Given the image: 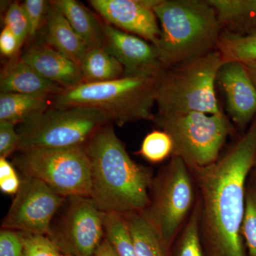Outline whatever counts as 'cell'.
I'll return each instance as SVG.
<instances>
[{
    "instance_id": "24",
    "label": "cell",
    "mask_w": 256,
    "mask_h": 256,
    "mask_svg": "<svg viewBox=\"0 0 256 256\" xmlns=\"http://www.w3.org/2000/svg\"><path fill=\"white\" fill-rule=\"evenodd\" d=\"M216 50L226 62L256 60V30L246 36L222 32Z\"/></svg>"
},
{
    "instance_id": "31",
    "label": "cell",
    "mask_w": 256,
    "mask_h": 256,
    "mask_svg": "<svg viewBox=\"0 0 256 256\" xmlns=\"http://www.w3.org/2000/svg\"><path fill=\"white\" fill-rule=\"evenodd\" d=\"M22 178L18 176L14 165L6 158H0V190L3 193L16 195L21 186Z\"/></svg>"
},
{
    "instance_id": "9",
    "label": "cell",
    "mask_w": 256,
    "mask_h": 256,
    "mask_svg": "<svg viewBox=\"0 0 256 256\" xmlns=\"http://www.w3.org/2000/svg\"><path fill=\"white\" fill-rule=\"evenodd\" d=\"M12 164L22 174L38 178L64 198L92 196L90 163L85 146L20 151Z\"/></svg>"
},
{
    "instance_id": "21",
    "label": "cell",
    "mask_w": 256,
    "mask_h": 256,
    "mask_svg": "<svg viewBox=\"0 0 256 256\" xmlns=\"http://www.w3.org/2000/svg\"><path fill=\"white\" fill-rule=\"evenodd\" d=\"M80 67L84 82H109L124 76L122 65L105 47L88 48Z\"/></svg>"
},
{
    "instance_id": "7",
    "label": "cell",
    "mask_w": 256,
    "mask_h": 256,
    "mask_svg": "<svg viewBox=\"0 0 256 256\" xmlns=\"http://www.w3.org/2000/svg\"><path fill=\"white\" fill-rule=\"evenodd\" d=\"M153 122L172 138V156L182 160L190 170L216 162L227 139L235 132L234 124L223 111L217 114H156Z\"/></svg>"
},
{
    "instance_id": "5",
    "label": "cell",
    "mask_w": 256,
    "mask_h": 256,
    "mask_svg": "<svg viewBox=\"0 0 256 256\" xmlns=\"http://www.w3.org/2000/svg\"><path fill=\"white\" fill-rule=\"evenodd\" d=\"M226 63L218 50L165 69L159 78L158 114L174 116L222 112L216 92L218 72Z\"/></svg>"
},
{
    "instance_id": "12",
    "label": "cell",
    "mask_w": 256,
    "mask_h": 256,
    "mask_svg": "<svg viewBox=\"0 0 256 256\" xmlns=\"http://www.w3.org/2000/svg\"><path fill=\"white\" fill-rule=\"evenodd\" d=\"M106 50L124 68L122 77L160 78L165 68L152 44L104 22Z\"/></svg>"
},
{
    "instance_id": "1",
    "label": "cell",
    "mask_w": 256,
    "mask_h": 256,
    "mask_svg": "<svg viewBox=\"0 0 256 256\" xmlns=\"http://www.w3.org/2000/svg\"><path fill=\"white\" fill-rule=\"evenodd\" d=\"M256 160V116L214 164L191 170L205 256H246L242 236L246 186Z\"/></svg>"
},
{
    "instance_id": "8",
    "label": "cell",
    "mask_w": 256,
    "mask_h": 256,
    "mask_svg": "<svg viewBox=\"0 0 256 256\" xmlns=\"http://www.w3.org/2000/svg\"><path fill=\"white\" fill-rule=\"evenodd\" d=\"M111 124L107 114L95 108H50L20 124L18 152L34 148H69L86 146L101 127Z\"/></svg>"
},
{
    "instance_id": "25",
    "label": "cell",
    "mask_w": 256,
    "mask_h": 256,
    "mask_svg": "<svg viewBox=\"0 0 256 256\" xmlns=\"http://www.w3.org/2000/svg\"><path fill=\"white\" fill-rule=\"evenodd\" d=\"M105 237L118 256H138L127 222L122 216L104 213Z\"/></svg>"
},
{
    "instance_id": "6",
    "label": "cell",
    "mask_w": 256,
    "mask_h": 256,
    "mask_svg": "<svg viewBox=\"0 0 256 256\" xmlns=\"http://www.w3.org/2000/svg\"><path fill=\"white\" fill-rule=\"evenodd\" d=\"M196 200V184L191 170L182 160L172 156L153 178L150 202L142 213L170 254Z\"/></svg>"
},
{
    "instance_id": "32",
    "label": "cell",
    "mask_w": 256,
    "mask_h": 256,
    "mask_svg": "<svg viewBox=\"0 0 256 256\" xmlns=\"http://www.w3.org/2000/svg\"><path fill=\"white\" fill-rule=\"evenodd\" d=\"M0 256H24L22 232L2 229L0 232Z\"/></svg>"
},
{
    "instance_id": "18",
    "label": "cell",
    "mask_w": 256,
    "mask_h": 256,
    "mask_svg": "<svg viewBox=\"0 0 256 256\" xmlns=\"http://www.w3.org/2000/svg\"><path fill=\"white\" fill-rule=\"evenodd\" d=\"M222 32L246 36L256 30V0H206Z\"/></svg>"
},
{
    "instance_id": "10",
    "label": "cell",
    "mask_w": 256,
    "mask_h": 256,
    "mask_svg": "<svg viewBox=\"0 0 256 256\" xmlns=\"http://www.w3.org/2000/svg\"><path fill=\"white\" fill-rule=\"evenodd\" d=\"M66 210L48 236L60 252L73 256H92L105 238L104 212L89 197L66 198Z\"/></svg>"
},
{
    "instance_id": "14",
    "label": "cell",
    "mask_w": 256,
    "mask_h": 256,
    "mask_svg": "<svg viewBox=\"0 0 256 256\" xmlns=\"http://www.w3.org/2000/svg\"><path fill=\"white\" fill-rule=\"evenodd\" d=\"M216 82L225 96L230 118L244 130L256 116V87L244 65L238 62H226Z\"/></svg>"
},
{
    "instance_id": "4",
    "label": "cell",
    "mask_w": 256,
    "mask_h": 256,
    "mask_svg": "<svg viewBox=\"0 0 256 256\" xmlns=\"http://www.w3.org/2000/svg\"><path fill=\"white\" fill-rule=\"evenodd\" d=\"M159 78H129L84 82L54 96L56 108L86 106L99 109L120 126L140 120H154Z\"/></svg>"
},
{
    "instance_id": "3",
    "label": "cell",
    "mask_w": 256,
    "mask_h": 256,
    "mask_svg": "<svg viewBox=\"0 0 256 256\" xmlns=\"http://www.w3.org/2000/svg\"><path fill=\"white\" fill-rule=\"evenodd\" d=\"M153 10L161 30L156 48L165 68L216 50L222 30L206 0H158Z\"/></svg>"
},
{
    "instance_id": "15",
    "label": "cell",
    "mask_w": 256,
    "mask_h": 256,
    "mask_svg": "<svg viewBox=\"0 0 256 256\" xmlns=\"http://www.w3.org/2000/svg\"><path fill=\"white\" fill-rule=\"evenodd\" d=\"M21 58L47 80L64 88L84 84L80 67L50 45L32 47Z\"/></svg>"
},
{
    "instance_id": "27",
    "label": "cell",
    "mask_w": 256,
    "mask_h": 256,
    "mask_svg": "<svg viewBox=\"0 0 256 256\" xmlns=\"http://www.w3.org/2000/svg\"><path fill=\"white\" fill-rule=\"evenodd\" d=\"M173 142L169 134L161 130L152 131L143 140L138 154L152 163H160L171 158Z\"/></svg>"
},
{
    "instance_id": "19",
    "label": "cell",
    "mask_w": 256,
    "mask_h": 256,
    "mask_svg": "<svg viewBox=\"0 0 256 256\" xmlns=\"http://www.w3.org/2000/svg\"><path fill=\"white\" fill-rule=\"evenodd\" d=\"M52 2L88 48L105 47L104 24L100 23L84 4L76 0H56Z\"/></svg>"
},
{
    "instance_id": "29",
    "label": "cell",
    "mask_w": 256,
    "mask_h": 256,
    "mask_svg": "<svg viewBox=\"0 0 256 256\" xmlns=\"http://www.w3.org/2000/svg\"><path fill=\"white\" fill-rule=\"evenodd\" d=\"M4 26L10 28L18 38L20 45L28 37V23L22 4L12 3L4 16Z\"/></svg>"
},
{
    "instance_id": "33",
    "label": "cell",
    "mask_w": 256,
    "mask_h": 256,
    "mask_svg": "<svg viewBox=\"0 0 256 256\" xmlns=\"http://www.w3.org/2000/svg\"><path fill=\"white\" fill-rule=\"evenodd\" d=\"M20 137L15 124L0 122V158H8L20 149Z\"/></svg>"
},
{
    "instance_id": "23",
    "label": "cell",
    "mask_w": 256,
    "mask_h": 256,
    "mask_svg": "<svg viewBox=\"0 0 256 256\" xmlns=\"http://www.w3.org/2000/svg\"><path fill=\"white\" fill-rule=\"evenodd\" d=\"M200 203L194 207L172 248L171 256H205L200 234Z\"/></svg>"
},
{
    "instance_id": "26",
    "label": "cell",
    "mask_w": 256,
    "mask_h": 256,
    "mask_svg": "<svg viewBox=\"0 0 256 256\" xmlns=\"http://www.w3.org/2000/svg\"><path fill=\"white\" fill-rule=\"evenodd\" d=\"M242 236L247 249L246 256H256V182L250 174L246 186Z\"/></svg>"
},
{
    "instance_id": "2",
    "label": "cell",
    "mask_w": 256,
    "mask_h": 256,
    "mask_svg": "<svg viewBox=\"0 0 256 256\" xmlns=\"http://www.w3.org/2000/svg\"><path fill=\"white\" fill-rule=\"evenodd\" d=\"M90 163V198L104 213H143L150 202L151 172L138 164L108 124L86 144Z\"/></svg>"
},
{
    "instance_id": "16",
    "label": "cell",
    "mask_w": 256,
    "mask_h": 256,
    "mask_svg": "<svg viewBox=\"0 0 256 256\" xmlns=\"http://www.w3.org/2000/svg\"><path fill=\"white\" fill-rule=\"evenodd\" d=\"M65 89L42 76L21 58L12 60L0 76L1 94L56 96Z\"/></svg>"
},
{
    "instance_id": "13",
    "label": "cell",
    "mask_w": 256,
    "mask_h": 256,
    "mask_svg": "<svg viewBox=\"0 0 256 256\" xmlns=\"http://www.w3.org/2000/svg\"><path fill=\"white\" fill-rule=\"evenodd\" d=\"M158 0H90L106 22L156 47L161 30L153 8Z\"/></svg>"
},
{
    "instance_id": "37",
    "label": "cell",
    "mask_w": 256,
    "mask_h": 256,
    "mask_svg": "<svg viewBox=\"0 0 256 256\" xmlns=\"http://www.w3.org/2000/svg\"><path fill=\"white\" fill-rule=\"evenodd\" d=\"M250 174L252 175V178H254V180H255L256 182V160L255 163H254V166H252V172H250Z\"/></svg>"
},
{
    "instance_id": "28",
    "label": "cell",
    "mask_w": 256,
    "mask_h": 256,
    "mask_svg": "<svg viewBox=\"0 0 256 256\" xmlns=\"http://www.w3.org/2000/svg\"><path fill=\"white\" fill-rule=\"evenodd\" d=\"M22 237L24 256H62L60 248L48 236L22 233Z\"/></svg>"
},
{
    "instance_id": "30",
    "label": "cell",
    "mask_w": 256,
    "mask_h": 256,
    "mask_svg": "<svg viewBox=\"0 0 256 256\" xmlns=\"http://www.w3.org/2000/svg\"><path fill=\"white\" fill-rule=\"evenodd\" d=\"M50 2L44 0H26L22 3L28 23V37L36 36L48 12Z\"/></svg>"
},
{
    "instance_id": "11",
    "label": "cell",
    "mask_w": 256,
    "mask_h": 256,
    "mask_svg": "<svg viewBox=\"0 0 256 256\" xmlns=\"http://www.w3.org/2000/svg\"><path fill=\"white\" fill-rule=\"evenodd\" d=\"M66 198L38 178L22 174L21 186L3 218L2 228L48 236Z\"/></svg>"
},
{
    "instance_id": "20",
    "label": "cell",
    "mask_w": 256,
    "mask_h": 256,
    "mask_svg": "<svg viewBox=\"0 0 256 256\" xmlns=\"http://www.w3.org/2000/svg\"><path fill=\"white\" fill-rule=\"evenodd\" d=\"M50 96L1 94L0 122L22 124L50 108Z\"/></svg>"
},
{
    "instance_id": "22",
    "label": "cell",
    "mask_w": 256,
    "mask_h": 256,
    "mask_svg": "<svg viewBox=\"0 0 256 256\" xmlns=\"http://www.w3.org/2000/svg\"><path fill=\"white\" fill-rule=\"evenodd\" d=\"M122 216L129 227L138 256H171L159 236L142 213Z\"/></svg>"
},
{
    "instance_id": "35",
    "label": "cell",
    "mask_w": 256,
    "mask_h": 256,
    "mask_svg": "<svg viewBox=\"0 0 256 256\" xmlns=\"http://www.w3.org/2000/svg\"><path fill=\"white\" fill-rule=\"evenodd\" d=\"M92 256H118L107 238H104L100 246Z\"/></svg>"
},
{
    "instance_id": "38",
    "label": "cell",
    "mask_w": 256,
    "mask_h": 256,
    "mask_svg": "<svg viewBox=\"0 0 256 256\" xmlns=\"http://www.w3.org/2000/svg\"><path fill=\"white\" fill-rule=\"evenodd\" d=\"M62 256H73L72 255H67V254H64V255H62Z\"/></svg>"
},
{
    "instance_id": "36",
    "label": "cell",
    "mask_w": 256,
    "mask_h": 256,
    "mask_svg": "<svg viewBox=\"0 0 256 256\" xmlns=\"http://www.w3.org/2000/svg\"><path fill=\"white\" fill-rule=\"evenodd\" d=\"M240 63L244 65L249 77L256 87V60H248Z\"/></svg>"
},
{
    "instance_id": "17",
    "label": "cell",
    "mask_w": 256,
    "mask_h": 256,
    "mask_svg": "<svg viewBox=\"0 0 256 256\" xmlns=\"http://www.w3.org/2000/svg\"><path fill=\"white\" fill-rule=\"evenodd\" d=\"M46 20L47 44L80 66L88 47L52 2Z\"/></svg>"
},
{
    "instance_id": "34",
    "label": "cell",
    "mask_w": 256,
    "mask_h": 256,
    "mask_svg": "<svg viewBox=\"0 0 256 256\" xmlns=\"http://www.w3.org/2000/svg\"><path fill=\"white\" fill-rule=\"evenodd\" d=\"M21 46L12 32L4 26L0 34V50L2 54L8 58H14Z\"/></svg>"
}]
</instances>
